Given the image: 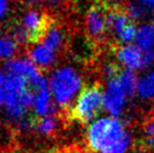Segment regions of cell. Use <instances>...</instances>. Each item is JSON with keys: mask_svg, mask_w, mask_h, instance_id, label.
I'll use <instances>...</instances> for the list:
<instances>
[{"mask_svg": "<svg viewBox=\"0 0 154 153\" xmlns=\"http://www.w3.org/2000/svg\"><path fill=\"white\" fill-rule=\"evenodd\" d=\"M83 79L78 69L69 65L61 66L51 74L48 86L57 106L67 109L82 91Z\"/></svg>", "mask_w": 154, "mask_h": 153, "instance_id": "1", "label": "cell"}, {"mask_svg": "<svg viewBox=\"0 0 154 153\" xmlns=\"http://www.w3.org/2000/svg\"><path fill=\"white\" fill-rule=\"evenodd\" d=\"M4 111L12 122L19 123L26 118L27 111L32 107L34 91L22 77L8 74L5 87Z\"/></svg>", "mask_w": 154, "mask_h": 153, "instance_id": "2", "label": "cell"}, {"mask_svg": "<svg viewBox=\"0 0 154 153\" xmlns=\"http://www.w3.org/2000/svg\"><path fill=\"white\" fill-rule=\"evenodd\" d=\"M126 134L124 124L116 118H102L94 121L87 130V144L93 152H102L114 145Z\"/></svg>", "mask_w": 154, "mask_h": 153, "instance_id": "3", "label": "cell"}, {"mask_svg": "<svg viewBox=\"0 0 154 153\" xmlns=\"http://www.w3.org/2000/svg\"><path fill=\"white\" fill-rule=\"evenodd\" d=\"M103 108V91L100 85L82 89L71 109L73 120L81 123L91 122Z\"/></svg>", "mask_w": 154, "mask_h": 153, "instance_id": "4", "label": "cell"}, {"mask_svg": "<svg viewBox=\"0 0 154 153\" xmlns=\"http://www.w3.org/2000/svg\"><path fill=\"white\" fill-rule=\"evenodd\" d=\"M4 68L6 74L16 75L26 80L32 91L48 87V81L29 58H14L6 62Z\"/></svg>", "mask_w": 154, "mask_h": 153, "instance_id": "5", "label": "cell"}, {"mask_svg": "<svg viewBox=\"0 0 154 153\" xmlns=\"http://www.w3.org/2000/svg\"><path fill=\"white\" fill-rule=\"evenodd\" d=\"M19 25L26 34L29 42L35 44L41 40L51 23L48 22V17L44 13L29 8L22 15Z\"/></svg>", "mask_w": 154, "mask_h": 153, "instance_id": "6", "label": "cell"}, {"mask_svg": "<svg viewBox=\"0 0 154 153\" xmlns=\"http://www.w3.org/2000/svg\"><path fill=\"white\" fill-rule=\"evenodd\" d=\"M127 93L118 78L109 80L103 91V108L113 118L122 113L127 102Z\"/></svg>", "mask_w": 154, "mask_h": 153, "instance_id": "7", "label": "cell"}, {"mask_svg": "<svg viewBox=\"0 0 154 153\" xmlns=\"http://www.w3.org/2000/svg\"><path fill=\"white\" fill-rule=\"evenodd\" d=\"M106 13L107 10L103 8L101 5H93L88 10L86 14V32L88 37L97 43L103 42L106 39V34L108 32Z\"/></svg>", "mask_w": 154, "mask_h": 153, "instance_id": "8", "label": "cell"}, {"mask_svg": "<svg viewBox=\"0 0 154 153\" xmlns=\"http://www.w3.org/2000/svg\"><path fill=\"white\" fill-rule=\"evenodd\" d=\"M55 102L51 96L48 87L42 88L34 91V102H32V112L38 118L48 115H55Z\"/></svg>", "mask_w": 154, "mask_h": 153, "instance_id": "9", "label": "cell"}, {"mask_svg": "<svg viewBox=\"0 0 154 153\" xmlns=\"http://www.w3.org/2000/svg\"><path fill=\"white\" fill-rule=\"evenodd\" d=\"M58 53L56 49L51 48L47 44L43 43L42 41L35 43L29 49V59L38 66L39 68H48L57 60Z\"/></svg>", "mask_w": 154, "mask_h": 153, "instance_id": "10", "label": "cell"}, {"mask_svg": "<svg viewBox=\"0 0 154 153\" xmlns=\"http://www.w3.org/2000/svg\"><path fill=\"white\" fill-rule=\"evenodd\" d=\"M116 58L127 67V69H144L143 68V58L144 51H142L136 45H123L116 51Z\"/></svg>", "mask_w": 154, "mask_h": 153, "instance_id": "11", "label": "cell"}, {"mask_svg": "<svg viewBox=\"0 0 154 153\" xmlns=\"http://www.w3.org/2000/svg\"><path fill=\"white\" fill-rule=\"evenodd\" d=\"M106 19H107L108 32L116 36L120 35L121 32L130 23V18L128 17L126 10L118 8V6H113L112 8L107 11Z\"/></svg>", "mask_w": 154, "mask_h": 153, "instance_id": "12", "label": "cell"}, {"mask_svg": "<svg viewBox=\"0 0 154 153\" xmlns=\"http://www.w3.org/2000/svg\"><path fill=\"white\" fill-rule=\"evenodd\" d=\"M135 44L142 51L153 49L154 46V26L150 24H143L137 29Z\"/></svg>", "mask_w": 154, "mask_h": 153, "instance_id": "13", "label": "cell"}, {"mask_svg": "<svg viewBox=\"0 0 154 153\" xmlns=\"http://www.w3.org/2000/svg\"><path fill=\"white\" fill-rule=\"evenodd\" d=\"M40 41L59 51L64 45L65 34L61 27L58 26L57 24H51Z\"/></svg>", "mask_w": 154, "mask_h": 153, "instance_id": "14", "label": "cell"}, {"mask_svg": "<svg viewBox=\"0 0 154 153\" xmlns=\"http://www.w3.org/2000/svg\"><path fill=\"white\" fill-rule=\"evenodd\" d=\"M31 8L35 10H46L51 12L64 10L68 0H24Z\"/></svg>", "mask_w": 154, "mask_h": 153, "instance_id": "15", "label": "cell"}, {"mask_svg": "<svg viewBox=\"0 0 154 153\" xmlns=\"http://www.w3.org/2000/svg\"><path fill=\"white\" fill-rule=\"evenodd\" d=\"M136 93L144 100H151L154 98V72L145 75L138 80Z\"/></svg>", "mask_w": 154, "mask_h": 153, "instance_id": "16", "label": "cell"}, {"mask_svg": "<svg viewBox=\"0 0 154 153\" xmlns=\"http://www.w3.org/2000/svg\"><path fill=\"white\" fill-rule=\"evenodd\" d=\"M58 127V118L55 115H48L44 118H37L35 121V130L41 135L49 136L55 131Z\"/></svg>", "mask_w": 154, "mask_h": 153, "instance_id": "17", "label": "cell"}, {"mask_svg": "<svg viewBox=\"0 0 154 153\" xmlns=\"http://www.w3.org/2000/svg\"><path fill=\"white\" fill-rule=\"evenodd\" d=\"M18 49V42L12 36L0 37V60L10 61L14 59V55Z\"/></svg>", "mask_w": 154, "mask_h": 153, "instance_id": "18", "label": "cell"}, {"mask_svg": "<svg viewBox=\"0 0 154 153\" xmlns=\"http://www.w3.org/2000/svg\"><path fill=\"white\" fill-rule=\"evenodd\" d=\"M118 79L128 96H131L135 93L136 90H137L138 80L133 70H130V69L123 70L119 75Z\"/></svg>", "mask_w": 154, "mask_h": 153, "instance_id": "19", "label": "cell"}, {"mask_svg": "<svg viewBox=\"0 0 154 153\" xmlns=\"http://www.w3.org/2000/svg\"><path fill=\"white\" fill-rule=\"evenodd\" d=\"M130 142H131V135L128 132H126V134L124 135V137L120 142H118V143L114 144V145L110 146L107 149L103 150V151L100 153H125L126 150L129 147Z\"/></svg>", "mask_w": 154, "mask_h": 153, "instance_id": "20", "label": "cell"}, {"mask_svg": "<svg viewBox=\"0 0 154 153\" xmlns=\"http://www.w3.org/2000/svg\"><path fill=\"white\" fill-rule=\"evenodd\" d=\"M136 33H137V29H136V27H135V24L130 22L129 24L121 32L120 35L118 36L119 41L125 45L130 44L132 41H135Z\"/></svg>", "mask_w": 154, "mask_h": 153, "instance_id": "21", "label": "cell"}, {"mask_svg": "<svg viewBox=\"0 0 154 153\" xmlns=\"http://www.w3.org/2000/svg\"><path fill=\"white\" fill-rule=\"evenodd\" d=\"M126 13L130 19H132L133 21H137L145 16L146 12H145V6H143L140 3L130 2L126 8Z\"/></svg>", "mask_w": 154, "mask_h": 153, "instance_id": "22", "label": "cell"}, {"mask_svg": "<svg viewBox=\"0 0 154 153\" xmlns=\"http://www.w3.org/2000/svg\"><path fill=\"white\" fill-rule=\"evenodd\" d=\"M102 72L105 78H107L108 80H112L114 78H118L119 75L121 74L120 67L116 65V63L111 61H106L103 64V67H102Z\"/></svg>", "mask_w": 154, "mask_h": 153, "instance_id": "23", "label": "cell"}, {"mask_svg": "<svg viewBox=\"0 0 154 153\" xmlns=\"http://www.w3.org/2000/svg\"><path fill=\"white\" fill-rule=\"evenodd\" d=\"M154 64V49L148 51H144V58H143V68L150 67Z\"/></svg>", "mask_w": 154, "mask_h": 153, "instance_id": "24", "label": "cell"}, {"mask_svg": "<svg viewBox=\"0 0 154 153\" xmlns=\"http://www.w3.org/2000/svg\"><path fill=\"white\" fill-rule=\"evenodd\" d=\"M8 0H0V20L4 17L6 11H8Z\"/></svg>", "mask_w": 154, "mask_h": 153, "instance_id": "25", "label": "cell"}, {"mask_svg": "<svg viewBox=\"0 0 154 153\" xmlns=\"http://www.w3.org/2000/svg\"><path fill=\"white\" fill-rule=\"evenodd\" d=\"M6 80H8V74L4 70H0V91L4 90L6 84Z\"/></svg>", "mask_w": 154, "mask_h": 153, "instance_id": "26", "label": "cell"}, {"mask_svg": "<svg viewBox=\"0 0 154 153\" xmlns=\"http://www.w3.org/2000/svg\"><path fill=\"white\" fill-rule=\"evenodd\" d=\"M138 3H140L145 8L148 6H154V0H137Z\"/></svg>", "mask_w": 154, "mask_h": 153, "instance_id": "27", "label": "cell"}, {"mask_svg": "<svg viewBox=\"0 0 154 153\" xmlns=\"http://www.w3.org/2000/svg\"><path fill=\"white\" fill-rule=\"evenodd\" d=\"M131 153H151V151H148V150L142 149V148H138V147H134L132 149Z\"/></svg>", "mask_w": 154, "mask_h": 153, "instance_id": "28", "label": "cell"}, {"mask_svg": "<svg viewBox=\"0 0 154 153\" xmlns=\"http://www.w3.org/2000/svg\"><path fill=\"white\" fill-rule=\"evenodd\" d=\"M0 139H1V132H0Z\"/></svg>", "mask_w": 154, "mask_h": 153, "instance_id": "29", "label": "cell"}, {"mask_svg": "<svg viewBox=\"0 0 154 153\" xmlns=\"http://www.w3.org/2000/svg\"><path fill=\"white\" fill-rule=\"evenodd\" d=\"M152 25H153V26H154V19H153V24H152Z\"/></svg>", "mask_w": 154, "mask_h": 153, "instance_id": "30", "label": "cell"}, {"mask_svg": "<svg viewBox=\"0 0 154 153\" xmlns=\"http://www.w3.org/2000/svg\"><path fill=\"white\" fill-rule=\"evenodd\" d=\"M111 1H116V0H111Z\"/></svg>", "mask_w": 154, "mask_h": 153, "instance_id": "31", "label": "cell"}, {"mask_svg": "<svg viewBox=\"0 0 154 153\" xmlns=\"http://www.w3.org/2000/svg\"><path fill=\"white\" fill-rule=\"evenodd\" d=\"M153 8H154V6H153Z\"/></svg>", "mask_w": 154, "mask_h": 153, "instance_id": "32", "label": "cell"}]
</instances>
